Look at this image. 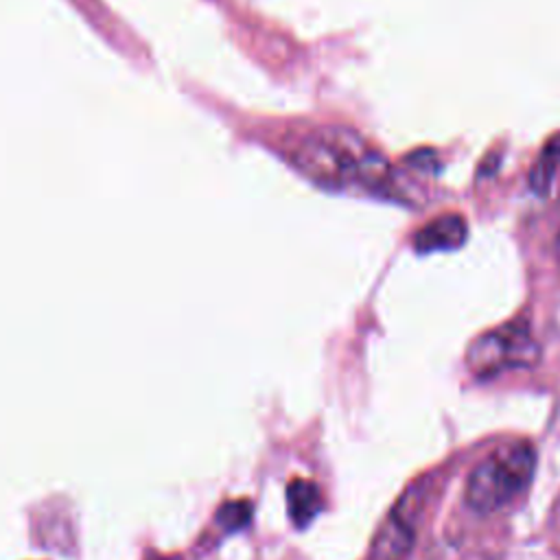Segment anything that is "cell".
I'll list each match as a JSON object with an SVG mask.
<instances>
[{"label": "cell", "mask_w": 560, "mask_h": 560, "mask_svg": "<svg viewBox=\"0 0 560 560\" xmlns=\"http://www.w3.org/2000/svg\"><path fill=\"white\" fill-rule=\"evenodd\" d=\"M413 538L416 534L411 523L407 521L402 508L396 505L374 534L370 560H405L413 547Z\"/></svg>", "instance_id": "cell-4"}, {"label": "cell", "mask_w": 560, "mask_h": 560, "mask_svg": "<svg viewBox=\"0 0 560 560\" xmlns=\"http://www.w3.org/2000/svg\"><path fill=\"white\" fill-rule=\"evenodd\" d=\"M558 166H560V133L551 136L545 142L542 151L538 153V158L529 171V188L536 195H547L553 184Z\"/></svg>", "instance_id": "cell-7"}, {"label": "cell", "mask_w": 560, "mask_h": 560, "mask_svg": "<svg viewBox=\"0 0 560 560\" xmlns=\"http://www.w3.org/2000/svg\"><path fill=\"white\" fill-rule=\"evenodd\" d=\"M466 236L468 228L459 214H442L413 234V249L420 254L448 252L462 247Z\"/></svg>", "instance_id": "cell-5"}, {"label": "cell", "mask_w": 560, "mask_h": 560, "mask_svg": "<svg viewBox=\"0 0 560 560\" xmlns=\"http://www.w3.org/2000/svg\"><path fill=\"white\" fill-rule=\"evenodd\" d=\"M540 357V348L525 322H510L479 335L466 350L468 370L479 376H497L503 370L532 368Z\"/></svg>", "instance_id": "cell-3"}, {"label": "cell", "mask_w": 560, "mask_h": 560, "mask_svg": "<svg viewBox=\"0 0 560 560\" xmlns=\"http://www.w3.org/2000/svg\"><path fill=\"white\" fill-rule=\"evenodd\" d=\"M536 470V448L510 440L477 462L464 486V503L477 514H492L518 497Z\"/></svg>", "instance_id": "cell-2"}, {"label": "cell", "mask_w": 560, "mask_h": 560, "mask_svg": "<svg viewBox=\"0 0 560 560\" xmlns=\"http://www.w3.org/2000/svg\"><path fill=\"white\" fill-rule=\"evenodd\" d=\"M252 516V510H249V503L247 501H232V503H225L219 508L217 512V521L221 523V527L225 529H236V527H243Z\"/></svg>", "instance_id": "cell-8"}, {"label": "cell", "mask_w": 560, "mask_h": 560, "mask_svg": "<svg viewBox=\"0 0 560 560\" xmlns=\"http://www.w3.org/2000/svg\"><path fill=\"white\" fill-rule=\"evenodd\" d=\"M287 508L289 518L295 527H306L313 523V518L322 512L324 499L317 488V483L308 479H291L287 486Z\"/></svg>", "instance_id": "cell-6"}, {"label": "cell", "mask_w": 560, "mask_h": 560, "mask_svg": "<svg viewBox=\"0 0 560 560\" xmlns=\"http://www.w3.org/2000/svg\"><path fill=\"white\" fill-rule=\"evenodd\" d=\"M293 164L322 186L341 188L361 184L365 188H385L389 184V164L376 151L368 149L359 136L346 129H315L306 133L291 153Z\"/></svg>", "instance_id": "cell-1"}]
</instances>
